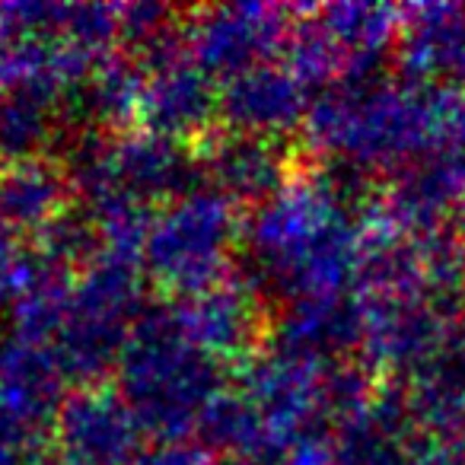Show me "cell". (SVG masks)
<instances>
[]
</instances>
